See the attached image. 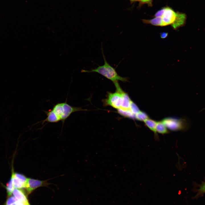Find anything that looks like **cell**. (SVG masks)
I'll use <instances>...</instances> for the list:
<instances>
[{
	"mask_svg": "<svg viewBox=\"0 0 205 205\" xmlns=\"http://www.w3.org/2000/svg\"><path fill=\"white\" fill-rule=\"evenodd\" d=\"M102 52L104 60V64L103 65L99 66L95 69H92L90 70L82 69L81 72L87 73L93 72L97 73L110 80L114 83L118 82L119 81L124 82L128 81L127 78L122 77L119 75L116 72L115 69L107 61L104 55L102 47Z\"/></svg>",
	"mask_w": 205,
	"mask_h": 205,
	"instance_id": "obj_1",
	"label": "cell"
},
{
	"mask_svg": "<svg viewBox=\"0 0 205 205\" xmlns=\"http://www.w3.org/2000/svg\"><path fill=\"white\" fill-rule=\"evenodd\" d=\"M114 84L116 88V92L114 93L108 92L106 98L103 101L104 106H110L118 110L122 107L126 93L121 89L118 82Z\"/></svg>",
	"mask_w": 205,
	"mask_h": 205,
	"instance_id": "obj_2",
	"label": "cell"
},
{
	"mask_svg": "<svg viewBox=\"0 0 205 205\" xmlns=\"http://www.w3.org/2000/svg\"><path fill=\"white\" fill-rule=\"evenodd\" d=\"M167 128L173 131L183 129L185 126L184 120L182 119L168 117L162 121Z\"/></svg>",
	"mask_w": 205,
	"mask_h": 205,
	"instance_id": "obj_3",
	"label": "cell"
},
{
	"mask_svg": "<svg viewBox=\"0 0 205 205\" xmlns=\"http://www.w3.org/2000/svg\"><path fill=\"white\" fill-rule=\"evenodd\" d=\"M11 176L13 180L14 188L20 189L25 188L27 182L28 178L22 174L15 173L12 170Z\"/></svg>",
	"mask_w": 205,
	"mask_h": 205,
	"instance_id": "obj_4",
	"label": "cell"
},
{
	"mask_svg": "<svg viewBox=\"0 0 205 205\" xmlns=\"http://www.w3.org/2000/svg\"><path fill=\"white\" fill-rule=\"evenodd\" d=\"M47 181H41L31 178H28L25 188L28 194H30L37 188L48 184Z\"/></svg>",
	"mask_w": 205,
	"mask_h": 205,
	"instance_id": "obj_5",
	"label": "cell"
},
{
	"mask_svg": "<svg viewBox=\"0 0 205 205\" xmlns=\"http://www.w3.org/2000/svg\"><path fill=\"white\" fill-rule=\"evenodd\" d=\"M63 111L61 118V120L63 124L72 113L77 111L86 110L81 107H73L67 103V100L65 102H63Z\"/></svg>",
	"mask_w": 205,
	"mask_h": 205,
	"instance_id": "obj_6",
	"label": "cell"
},
{
	"mask_svg": "<svg viewBox=\"0 0 205 205\" xmlns=\"http://www.w3.org/2000/svg\"><path fill=\"white\" fill-rule=\"evenodd\" d=\"M176 16V12L169 7H166L161 17L163 26L172 24L175 20Z\"/></svg>",
	"mask_w": 205,
	"mask_h": 205,
	"instance_id": "obj_7",
	"label": "cell"
},
{
	"mask_svg": "<svg viewBox=\"0 0 205 205\" xmlns=\"http://www.w3.org/2000/svg\"><path fill=\"white\" fill-rule=\"evenodd\" d=\"M186 16L183 13L176 12V16L173 22L171 24L174 29L176 30L183 25L185 22Z\"/></svg>",
	"mask_w": 205,
	"mask_h": 205,
	"instance_id": "obj_8",
	"label": "cell"
},
{
	"mask_svg": "<svg viewBox=\"0 0 205 205\" xmlns=\"http://www.w3.org/2000/svg\"><path fill=\"white\" fill-rule=\"evenodd\" d=\"M13 193L19 201L25 205H30L27 197L22 190L14 188Z\"/></svg>",
	"mask_w": 205,
	"mask_h": 205,
	"instance_id": "obj_9",
	"label": "cell"
},
{
	"mask_svg": "<svg viewBox=\"0 0 205 205\" xmlns=\"http://www.w3.org/2000/svg\"><path fill=\"white\" fill-rule=\"evenodd\" d=\"M44 111L46 114L47 117L46 119L41 121L42 124L44 123L45 122L48 123H56L60 121L52 110L50 109L48 111Z\"/></svg>",
	"mask_w": 205,
	"mask_h": 205,
	"instance_id": "obj_10",
	"label": "cell"
},
{
	"mask_svg": "<svg viewBox=\"0 0 205 205\" xmlns=\"http://www.w3.org/2000/svg\"><path fill=\"white\" fill-rule=\"evenodd\" d=\"M144 122L145 125L153 132L155 135V139H158V136L156 130L157 122L151 119L148 118Z\"/></svg>",
	"mask_w": 205,
	"mask_h": 205,
	"instance_id": "obj_11",
	"label": "cell"
},
{
	"mask_svg": "<svg viewBox=\"0 0 205 205\" xmlns=\"http://www.w3.org/2000/svg\"><path fill=\"white\" fill-rule=\"evenodd\" d=\"M142 20L145 23L150 24L156 26H163L161 17H155L150 20L143 19Z\"/></svg>",
	"mask_w": 205,
	"mask_h": 205,
	"instance_id": "obj_12",
	"label": "cell"
},
{
	"mask_svg": "<svg viewBox=\"0 0 205 205\" xmlns=\"http://www.w3.org/2000/svg\"><path fill=\"white\" fill-rule=\"evenodd\" d=\"M52 110L61 120V118L63 111V102L58 103L55 104Z\"/></svg>",
	"mask_w": 205,
	"mask_h": 205,
	"instance_id": "obj_13",
	"label": "cell"
},
{
	"mask_svg": "<svg viewBox=\"0 0 205 205\" xmlns=\"http://www.w3.org/2000/svg\"><path fill=\"white\" fill-rule=\"evenodd\" d=\"M156 130L158 133L165 134L168 133L167 128L162 121L157 122Z\"/></svg>",
	"mask_w": 205,
	"mask_h": 205,
	"instance_id": "obj_14",
	"label": "cell"
},
{
	"mask_svg": "<svg viewBox=\"0 0 205 205\" xmlns=\"http://www.w3.org/2000/svg\"><path fill=\"white\" fill-rule=\"evenodd\" d=\"M6 188L8 196H11L14 188L13 183V178L11 176L9 181L7 184Z\"/></svg>",
	"mask_w": 205,
	"mask_h": 205,
	"instance_id": "obj_15",
	"label": "cell"
},
{
	"mask_svg": "<svg viewBox=\"0 0 205 205\" xmlns=\"http://www.w3.org/2000/svg\"><path fill=\"white\" fill-rule=\"evenodd\" d=\"M149 118L147 114L144 112L140 111L135 115V118L138 120L144 121Z\"/></svg>",
	"mask_w": 205,
	"mask_h": 205,
	"instance_id": "obj_16",
	"label": "cell"
},
{
	"mask_svg": "<svg viewBox=\"0 0 205 205\" xmlns=\"http://www.w3.org/2000/svg\"><path fill=\"white\" fill-rule=\"evenodd\" d=\"M130 110L132 114L135 116V115L140 111L137 105L132 101L131 103Z\"/></svg>",
	"mask_w": 205,
	"mask_h": 205,
	"instance_id": "obj_17",
	"label": "cell"
},
{
	"mask_svg": "<svg viewBox=\"0 0 205 205\" xmlns=\"http://www.w3.org/2000/svg\"><path fill=\"white\" fill-rule=\"evenodd\" d=\"M19 201L18 200L15 196L9 197L7 200L5 205H11V204Z\"/></svg>",
	"mask_w": 205,
	"mask_h": 205,
	"instance_id": "obj_18",
	"label": "cell"
},
{
	"mask_svg": "<svg viewBox=\"0 0 205 205\" xmlns=\"http://www.w3.org/2000/svg\"><path fill=\"white\" fill-rule=\"evenodd\" d=\"M165 9L166 8H164L157 11L155 15V17H161L164 14Z\"/></svg>",
	"mask_w": 205,
	"mask_h": 205,
	"instance_id": "obj_19",
	"label": "cell"
},
{
	"mask_svg": "<svg viewBox=\"0 0 205 205\" xmlns=\"http://www.w3.org/2000/svg\"><path fill=\"white\" fill-rule=\"evenodd\" d=\"M198 191L200 193H205V182L202 183L200 186Z\"/></svg>",
	"mask_w": 205,
	"mask_h": 205,
	"instance_id": "obj_20",
	"label": "cell"
},
{
	"mask_svg": "<svg viewBox=\"0 0 205 205\" xmlns=\"http://www.w3.org/2000/svg\"><path fill=\"white\" fill-rule=\"evenodd\" d=\"M168 35V33L167 32H163L160 33V36L161 38L164 39L166 38Z\"/></svg>",
	"mask_w": 205,
	"mask_h": 205,
	"instance_id": "obj_21",
	"label": "cell"
},
{
	"mask_svg": "<svg viewBox=\"0 0 205 205\" xmlns=\"http://www.w3.org/2000/svg\"><path fill=\"white\" fill-rule=\"evenodd\" d=\"M152 0H140L141 2L144 3H150L151 2Z\"/></svg>",
	"mask_w": 205,
	"mask_h": 205,
	"instance_id": "obj_22",
	"label": "cell"
},
{
	"mask_svg": "<svg viewBox=\"0 0 205 205\" xmlns=\"http://www.w3.org/2000/svg\"><path fill=\"white\" fill-rule=\"evenodd\" d=\"M15 202V203H13V204H11V205H17V202Z\"/></svg>",
	"mask_w": 205,
	"mask_h": 205,
	"instance_id": "obj_23",
	"label": "cell"
}]
</instances>
